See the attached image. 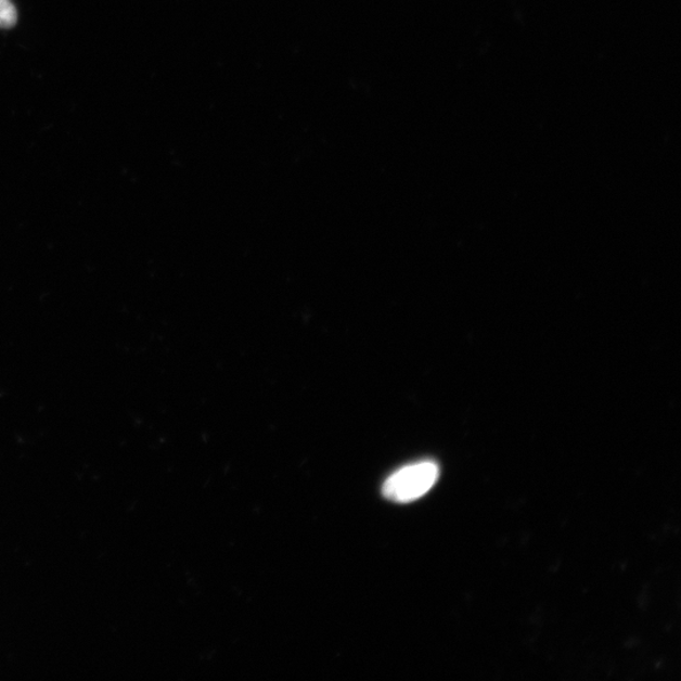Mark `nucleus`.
<instances>
[{
    "label": "nucleus",
    "instance_id": "1",
    "mask_svg": "<svg viewBox=\"0 0 681 681\" xmlns=\"http://www.w3.org/2000/svg\"><path fill=\"white\" fill-rule=\"evenodd\" d=\"M439 477V466L433 461H423L402 467L383 485L385 499L396 502H412L428 493Z\"/></svg>",
    "mask_w": 681,
    "mask_h": 681
},
{
    "label": "nucleus",
    "instance_id": "2",
    "mask_svg": "<svg viewBox=\"0 0 681 681\" xmlns=\"http://www.w3.org/2000/svg\"><path fill=\"white\" fill-rule=\"evenodd\" d=\"M17 22V11L11 0H0V28H8Z\"/></svg>",
    "mask_w": 681,
    "mask_h": 681
}]
</instances>
